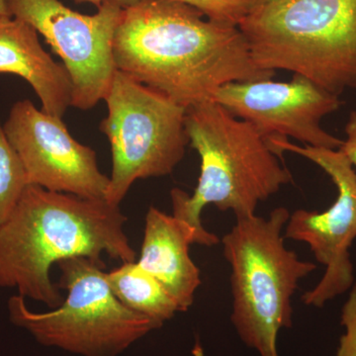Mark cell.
I'll return each mask as SVG.
<instances>
[{
  "label": "cell",
  "mask_w": 356,
  "mask_h": 356,
  "mask_svg": "<svg viewBox=\"0 0 356 356\" xmlns=\"http://www.w3.org/2000/svg\"><path fill=\"white\" fill-rule=\"evenodd\" d=\"M341 323L346 332L339 339L336 356H356V282L341 309Z\"/></svg>",
  "instance_id": "e0dca14e"
},
{
  "label": "cell",
  "mask_w": 356,
  "mask_h": 356,
  "mask_svg": "<svg viewBox=\"0 0 356 356\" xmlns=\"http://www.w3.org/2000/svg\"><path fill=\"white\" fill-rule=\"evenodd\" d=\"M3 129L29 184L79 197H106L109 177L100 172L95 149L74 139L63 119L24 99L14 103Z\"/></svg>",
  "instance_id": "30bf717a"
},
{
  "label": "cell",
  "mask_w": 356,
  "mask_h": 356,
  "mask_svg": "<svg viewBox=\"0 0 356 356\" xmlns=\"http://www.w3.org/2000/svg\"><path fill=\"white\" fill-rule=\"evenodd\" d=\"M213 100L252 124L266 139L290 137L305 146L331 149L343 144L321 125L325 116L341 107V98L299 74L290 83L261 79L227 83Z\"/></svg>",
  "instance_id": "8fae6325"
},
{
  "label": "cell",
  "mask_w": 356,
  "mask_h": 356,
  "mask_svg": "<svg viewBox=\"0 0 356 356\" xmlns=\"http://www.w3.org/2000/svg\"><path fill=\"white\" fill-rule=\"evenodd\" d=\"M104 100L108 114L100 130L112 152L105 199L120 206L137 180L170 175L184 159L186 109L118 70Z\"/></svg>",
  "instance_id": "52a82bcc"
},
{
  "label": "cell",
  "mask_w": 356,
  "mask_h": 356,
  "mask_svg": "<svg viewBox=\"0 0 356 356\" xmlns=\"http://www.w3.org/2000/svg\"><path fill=\"white\" fill-rule=\"evenodd\" d=\"M58 266V286L67 291V297L57 308L30 310L20 295L7 303L11 323L39 343L81 356H118L163 325L117 299L104 266L84 257L65 259Z\"/></svg>",
  "instance_id": "8992f818"
},
{
  "label": "cell",
  "mask_w": 356,
  "mask_h": 356,
  "mask_svg": "<svg viewBox=\"0 0 356 356\" xmlns=\"http://www.w3.org/2000/svg\"><path fill=\"white\" fill-rule=\"evenodd\" d=\"M267 143L281 159L284 152H290L310 159L337 186V200L329 209L296 210L284 229V238L307 243L325 267L320 282L302 297L305 305L323 308L355 284L350 248L356 238V172L339 149L300 147L282 137L267 138Z\"/></svg>",
  "instance_id": "9c48e42d"
},
{
  "label": "cell",
  "mask_w": 356,
  "mask_h": 356,
  "mask_svg": "<svg viewBox=\"0 0 356 356\" xmlns=\"http://www.w3.org/2000/svg\"><path fill=\"white\" fill-rule=\"evenodd\" d=\"M193 243L200 245L188 224L154 206L149 208L137 264L163 285L179 312L191 308L201 285L200 270L189 254Z\"/></svg>",
  "instance_id": "7c38bea8"
},
{
  "label": "cell",
  "mask_w": 356,
  "mask_h": 356,
  "mask_svg": "<svg viewBox=\"0 0 356 356\" xmlns=\"http://www.w3.org/2000/svg\"><path fill=\"white\" fill-rule=\"evenodd\" d=\"M192 355L205 356V355H204L202 346H201L200 341H199V339H196L195 343H194L193 348H192Z\"/></svg>",
  "instance_id": "ffe728a7"
},
{
  "label": "cell",
  "mask_w": 356,
  "mask_h": 356,
  "mask_svg": "<svg viewBox=\"0 0 356 356\" xmlns=\"http://www.w3.org/2000/svg\"><path fill=\"white\" fill-rule=\"evenodd\" d=\"M289 217L286 208L278 207L268 218H240L222 238L231 266V321L243 343L261 356H280L278 334L293 325V295L317 268L285 248Z\"/></svg>",
  "instance_id": "5b68a950"
},
{
  "label": "cell",
  "mask_w": 356,
  "mask_h": 356,
  "mask_svg": "<svg viewBox=\"0 0 356 356\" xmlns=\"http://www.w3.org/2000/svg\"><path fill=\"white\" fill-rule=\"evenodd\" d=\"M107 281L117 299L131 311L163 323L179 312L177 302L153 275L136 261L124 262Z\"/></svg>",
  "instance_id": "5bb4252c"
},
{
  "label": "cell",
  "mask_w": 356,
  "mask_h": 356,
  "mask_svg": "<svg viewBox=\"0 0 356 356\" xmlns=\"http://www.w3.org/2000/svg\"><path fill=\"white\" fill-rule=\"evenodd\" d=\"M238 28L259 70L292 72L337 96L356 88V0H266Z\"/></svg>",
  "instance_id": "277c9868"
},
{
  "label": "cell",
  "mask_w": 356,
  "mask_h": 356,
  "mask_svg": "<svg viewBox=\"0 0 356 356\" xmlns=\"http://www.w3.org/2000/svg\"><path fill=\"white\" fill-rule=\"evenodd\" d=\"M28 185L24 166L0 122V225L10 216Z\"/></svg>",
  "instance_id": "9a60e30c"
},
{
  "label": "cell",
  "mask_w": 356,
  "mask_h": 356,
  "mask_svg": "<svg viewBox=\"0 0 356 356\" xmlns=\"http://www.w3.org/2000/svg\"><path fill=\"white\" fill-rule=\"evenodd\" d=\"M0 74L25 79L51 116L63 119L72 107L69 72L44 50L36 30L16 18H0Z\"/></svg>",
  "instance_id": "4fadbf2b"
},
{
  "label": "cell",
  "mask_w": 356,
  "mask_h": 356,
  "mask_svg": "<svg viewBox=\"0 0 356 356\" xmlns=\"http://www.w3.org/2000/svg\"><path fill=\"white\" fill-rule=\"evenodd\" d=\"M126 222L120 206L106 199L28 185L0 225V288L57 308L64 300L51 278L54 264L84 257L104 266V254L121 264L136 261Z\"/></svg>",
  "instance_id": "7a4b0ae2"
},
{
  "label": "cell",
  "mask_w": 356,
  "mask_h": 356,
  "mask_svg": "<svg viewBox=\"0 0 356 356\" xmlns=\"http://www.w3.org/2000/svg\"><path fill=\"white\" fill-rule=\"evenodd\" d=\"M72 1L76 2V3L88 2V3L93 4V6H95L98 8V7L102 6L104 2L109 1V0H72ZM114 1L118 2V3H120L121 6L125 8V7L132 6V4L136 3V2L139 1V0H114Z\"/></svg>",
  "instance_id": "d6986e66"
},
{
  "label": "cell",
  "mask_w": 356,
  "mask_h": 356,
  "mask_svg": "<svg viewBox=\"0 0 356 356\" xmlns=\"http://www.w3.org/2000/svg\"><path fill=\"white\" fill-rule=\"evenodd\" d=\"M11 17L32 26L62 58L72 84V107L90 110L108 93L116 65L114 38L124 7L104 2L93 15L60 0H4Z\"/></svg>",
  "instance_id": "ba28073f"
},
{
  "label": "cell",
  "mask_w": 356,
  "mask_h": 356,
  "mask_svg": "<svg viewBox=\"0 0 356 356\" xmlns=\"http://www.w3.org/2000/svg\"><path fill=\"white\" fill-rule=\"evenodd\" d=\"M346 139L343 140L339 151L356 168V111L351 112L346 126Z\"/></svg>",
  "instance_id": "ac0fdd59"
},
{
  "label": "cell",
  "mask_w": 356,
  "mask_h": 356,
  "mask_svg": "<svg viewBox=\"0 0 356 356\" xmlns=\"http://www.w3.org/2000/svg\"><path fill=\"white\" fill-rule=\"evenodd\" d=\"M200 10L212 21L238 26L266 0H175Z\"/></svg>",
  "instance_id": "2e32d148"
},
{
  "label": "cell",
  "mask_w": 356,
  "mask_h": 356,
  "mask_svg": "<svg viewBox=\"0 0 356 356\" xmlns=\"http://www.w3.org/2000/svg\"><path fill=\"white\" fill-rule=\"evenodd\" d=\"M2 17H11L10 14H9L8 10H7L6 1H4V0H0V18Z\"/></svg>",
  "instance_id": "44dd1931"
},
{
  "label": "cell",
  "mask_w": 356,
  "mask_h": 356,
  "mask_svg": "<svg viewBox=\"0 0 356 356\" xmlns=\"http://www.w3.org/2000/svg\"><path fill=\"white\" fill-rule=\"evenodd\" d=\"M185 131L200 156L201 173L192 195L179 188L170 192L172 216L195 231L200 245L214 247L219 236L201 222L206 206L231 210L236 219L252 216L259 203L292 181V175L266 137L214 100L186 109Z\"/></svg>",
  "instance_id": "3957f363"
},
{
  "label": "cell",
  "mask_w": 356,
  "mask_h": 356,
  "mask_svg": "<svg viewBox=\"0 0 356 356\" xmlns=\"http://www.w3.org/2000/svg\"><path fill=\"white\" fill-rule=\"evenodd\" d=\"M116 69L185 109L214 98L236 81L271 79L252 62L238 26L208 19L175 0L125 7L114 38Z\"/></svg>",
  "instance_id": "6da1fadb"
}]
</instances>
